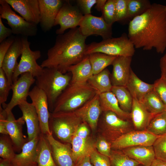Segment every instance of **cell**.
Listing matches in <instances>:
<instances>
[{
  "mask_svg": "<svg viewBox=\"0 0 166 166\" xmlns=\"http://www.w3.org/2000/svg\"><path fill=\"white\" fill-rule=\"evenodd\" d=\"M128 36L135 48L158 53L166 49V6L156 3L129 22Z\"/></svg>",
  "mask_w": 166,
  "mask_h": 166,
  "instance_id": "6da1fadb",
  "label": "cell"
},
{
  "mask_svg": "<svg viewBox=\"0 0 166 166\" xmlns=\"http://www.w3.org/2000/svg\"><path fill=\"white\" fill-rule=\"evenodd\" d=\"M86 38L77 27L58 35L54 45L48 51L47 58L41 66L43 68L55 69L63 74L68 73L69 67L80 61L85 56Z\"/></svg>",
  "mask_w": 166,
  "mask_h": 166,
  "instance_id": "7a4b0ae2",
  "label": "cell"
},
{
  "mask_svg": "<svg viewBox=\"0 0 166 166\" xmlns=\"http://www.w3.org/2000/svg\"><path fill=\"white\" fill-rule=\"evenodd\" d=\"M71 77L70 72L63 74L55 69L46 68L36 77V85L46 95L50 112H53L57 100L70 84Z\"/></svg>",
  "mask_w": 166,
  "mask_h": 166,
  "instance_id": "3957f363",
  "label": "cell"
},
{
  "mask_svg": "<svg viewBox=\"0 0 166 166\" xmlns=\"http://www.w3.org/2000/svg\"><path fill=\"white\" fill-rule=\"evenodd\" d=\"M97 93L87 82L78 84L70 83L57 100L52 113L74 111Z\"/></svg>",
  "mask_w": 166,
  "mask_h": 166,
  "instance_id": "277c9868",
  "label": "cell"
},
{
  "mask_svg": "<svg viewBox=\"0 0 166 166\" xmlns=\"http://www.w3.org/2000/svg\"><path fill=\"white\" fill-rule=\"evenodd\" d=\"M83 122L74 111L50 112L49 126L51 134L63 143H71L76 130Z\"/></svg>",
  "mask_w": 166,
  "mask_h": 166,
  "instance_id": "5b68a950",
  "label": "cell"
},
{
  "mask_svg": "<svg viewBox=\"0 0 166 166\" xmlns=\"http://www.w3.org/2000/svg\"><path fill=\"white\" fill-rule=\"evenodd\" d=\"M135 48L128 35L124 33L119 37H112L89 44L85 55L101 53L112 56L132 57L135 53Z\"/></svg>",
  "mask_w": 166,
  "mask_h": 166,
  "instance_id": "8992f818",
  "label": "cell"
},
{
  "mask_svg": "<svg viewBox=\"0 0 166 166\" xmlns=\"http://www.w3.org/2000/svg\"><path fill=\"white\" fill-rule=\"evenodd\" d=\"M98 125L100 135L111 143L124 134L134 130L131 120L122 119L111 111L102 112Z\"/></svg>",
  "mask_w": 166,
  "mask_h": 166,
  "instance_id": "52a82bcc",
  "label": "cell"
},
{
  "mask_svg": "<svg viewBox=\"0 0 166 166\" xmlns=\"http://www.w3.org/2000/svg\"><path fill=\"white\" fill-rule=\"evenodd\" d=\"M22 50L21 59L12 77L13 83L23 73H28L34 77H37L42 73L43 68L37 63V60L41 57V51L39 50H32L30 48V42L27 37L21 38Z\"/></svg>",
  "mask_w": 166,
  "mask_h": 166,
  "instance_id": "ba28073f",
  "label": "cell"
},
{
  "mask_svg": "<svg viewBox=\"0 0 166 166\" xmlns=\"http://www.w3.org/2000/svg\"><path fill=\"white\" fill-rule=\"evenodd\" d=\"M0 17L7 21L13 34L26 37L36 35L37 25L27 22L17 14L5 0H0Z\"/></svg>",
  "mask_w": 166,
  "mask_h": 166,
  "instance_id": "9c48e42d",
  "label": "cell"
},
{
  "mask_svg": "<svg viewBox=\"0 0 166 166\" xmlns=\"http://www.w3.org/2000/svg\"><path fill=\"white\" fill-rule=\"evenodd\" d=\"M160 136L146 130H134L124 134L112 142V149L122 150L133 146H153Z\"/></svg>",
  "mask_w": 166,
  "mask_h": 166,
  "instance_id": "30bf717a",
  "label": "cell"
},
{
  "mask_svg": "<svg viewBox=\"0 0 166 166\" xmlns=\"http://www.w3.org/2000/svg\"><path fill=\"white\" fill-rule=\"evenodd\" d=\"M83 16L77 6H73L68 1H65L55 19L54 26H60L56 31V34H63L68 29L77 27Z\"/></svg>",
  "mask_w": 166,
  "mask_h": 166,
  "instance_id": "8fae6325",
  "label": "cell"
},
{
  "mask_svg": "<svg viewBox=\"0 0 166 166\" xmlns=\"http://www.w3.org/2000/svg\"><path fill=\"white\" fill-rule=\"evenodd\" d=\"M79 26L80 33L86 37L93 35L101 36L103 40L112 37V26L107 24L102 16L84 15Z\"/></svg>",
  "mask_w": 166,
  "mask_h": 166,
  "instance_id": "7c38bea8",
  "label": "cell"
},
{
  "mask_svg": "<svg viewBox=\"0 0 166 166\" xmlns=\"http://www.w3.org/2000/svg\"><path fill=\"white\" fill-rule=\"evenodd\" d=\"M31 99L37 113L42 134H51L49 126L50 112L47 97L44 92L35 85L29 92Z\"/></svg>",
  "mask_w": 166,
  "mask_h": 166,
  "instance_id": "4fadbf2b",
  "label": "cell"
},
{
  "mask_svg": "<svg viewBox=\"0 0 166 166\" xmlns=\"http://www.w3.org/2000/svg\"><path fill=\"white\" fill-rule=\"evenodd\" d=\"M36 80L32 74L28 73L22 74L12 85V96L8 104L2 105L7 112L12 111L15 106L18 105L22 102L26 101L31 86Z\"/></svg>",
  "mask_w": 166,
  "mask_h": 166,
  "instance_id": "5bb4252c",
  "label": "cell"
},
{
  "mask_svg": "<svg viewBox=\"0 0 166 166\" xmlns=\"http://www.w3.org/2000/svg\"><path fill=\"white\" fill-rule=\"evenodd\" d=\"M74 112L83 122L88 124L92 131H95L97 127L98 121L102 112L100 105L99 94L97 93Z\"/></svg>",
  "mask_w": 166,
  "mask_h": 166,
  "instance_id": "9a60e30c",
  "label": "cell"
},
{
  "mask_svg": "<svg viewBox=\"0 0 166 166\" xmlns=\"http://www.w3.org/2000/svg\"><path fill=\"white\" fill-rule=\"evenodd\" d=\"M27 22L37 25L40 22L38 0H5Z\"/></svg>",
  "mask_w": 166,
  "mask_h": 166,
  "instance_id": "2e32d148",
  "label": "cell"
},
{
  "mask_svg": "<svg viewBox=\"0 0 166 166\" xmlns=\"http://www.w3.org/2000/svg\"><path fill=\"white\" fill-rule=\"evenodd\" d=\"M45 136L49 143L53 157L57 165L75 166L71 144L61 142L55 139L51 134Z\"/></svg>",
  "mask_w": 166,
  "mask_h": 166,
  "instance_id": "e0dca14e",
  "label": "cell"
},
{
  "mask_svg": "<svg viewBox=\"0 0 166 166\" xmlns=\"http://www.w3.org/2000/svg\"><path fill=\"white\" fill-rule=\"evenodd\" d=\"M40 13V25L44 31L54 26L57 16L65 1L61 0H38Z\"/></svg>",
  "mask_w": 166,
  "mask_h": 166,
  "instance_id": "ac0fdd59",
  "label": "cell"
},
{
  "mask_svg": "<svg viewBox=\"0 0 166 166\" xmlns=\"http://www.w3.org/2000/svg\"><path fill=\"white\" fill-rule=\"evenodd\" d=\"M7 113L6 128L8 134L12 142L15 151H21L23 146L28 141L22 133L25 121L22 117L16 119L12 111L7 112Z\"/></svg>",
  "mask_w": 166,
  "mask_h": 166,
  "instance_id": "d6986e66",
  "label": "cell"
},
{
  "mask_svg": "<svg viewBox=\"0 0 166 166\" xmlns=\"http://www.w3.org/2000/svg\"><path fill=\"white\" fill-rule=\"evenodd\" d=\"M21 38L17 37L6 53L0 67L4 72L9 83L12 85L13 74L18 63L17 59L22 50Z\"/></svg>",
  "mask_w": 166,
  "mask_h": 166,
  "instance_id": "ffe728a7",
  "label": "cell"
},
{
  "mask_svg": "<svg viewBox=\"0 0 166 166\" xmlns=\"http://www.w3.org/2000/svg\"><path fill=\"white\" fill-rule=\"evenodd\" d=\"M132 57L117 56L112 63L110 79L113 86H126L129 80Z\"/></svg>",
  "mask_w": 166,
  "mask_h": 166,
  "instance_id": "44dd1931",
  "label": "cell"
},
{
  "mask_svg": "<svg viewBox=\"0 0 166 166\" xmlns=\"http://www.w3.org/2000/svg\"><path fill=\"white\" fill-rule=\"evenodd\" d=\"M23 117L26 123L28 134V141L39 136L41 132L38 118L36 109L32 103L27 101L18 105Z\"/></svg>",
  "mask_w": 166,
  "mask_h": 166,
  "instance_id": "7402d4cb",
  "label": "cell"
},
{
  "mask_svg": "<svg viewBox=\"0 0 166 166\" xmlns=\"http://www.w3.org/2000/svg\"><path fill=\"white\" fill-rule=\"evenodd\" d=\"M39 136L25 144L21 152L16 154L11 161L12 166H30L37 163V150Z\"/></svg>",
  "mask_w": 166,
  "mask_h": 166,
  "instance_id": "603a6c76",
  "label": "cell"
},
{
  "mask_svg": "<svg viewBox=\"0 0 166 166\" xmlns=\"http://www.w3.org/2000/svg\"><path fill=\"white\" fill-rule=\"evenodd\" d=\"M130 114L134 129L136 130H146L154 116L148 112L141 103L133 98Z\"/></svg>",
  "mask_w": 166,
  "mask_h": 166,
  "instance_id": "cb8c5ba5",
  "label": "cell"
},
{
  "mask_svg": "<svg viewBox=\"0 0 166 166\" xmlns=\"http://www.w3.org/2000/svg\"><path fill=\"white\" fill-rule=\"evenodd\" d=\"M89 134L76 131L71 142L73 156L75 164L85 155L89 153L92 145L95 143Z\"/></svg>",
  "mask_w": 166,
  "mask_h": 166,
  "instance_id": "d4e9b609",
  "label": "cell"
},
{
  "mask_svg": "<svg viewBox=\"0 0 166 166\" xmlns=\"http://www.w3.org/2000/svg\"><path fill=\"white\" fill-rule=\"evenodd\" d=\"M121 150L143 166H150L156 158L153 146H133Z\"/></svg>",
  "mask_w": 166,
  "mask_h": 166,
  "instance_id": "484cf974",
  "label": "cell"
},
{
  "mask_svg": "<svg viewBox=\"0 0 166 166\" xmlns=\"http://www.w3.org/2000/svg\"><path fill=\"white\" fill-rule=\"evenodd\" d=\"M68 72L71 74L70 83L78 84L87 82L93 75L89 55H86L80 61L69 67Z\"/></svg>",
  "mask_w": 166,
  "mask_h": 166,
  "instance_id": "4316f807",
  "label": "cell"
},
{
  "mask_svg": "<svg viewBox=\"0 0 166 166\" xmlns=\"http://www.w3.org/2000/svg\"><path fill=\"white\" fill-rule=\"evenodd\" d=\"M126 87L133 98L140 102L147 93L153 90L154 84H148L142 81L131 69L129 78Z\"/></svg>",
  "mask_w": 166,
  "mask_h": 166,
  "instance_id": "83f0119b",
  "label": "cell"
},
{
  "mask_svg": "<svg viewBox=\"0 0 166 166\" xmlns=\"http://www.w3.org/2000/svg\"><path fill=\"white\" fill-rule=\"evenodd\" d=\"M99 101L103 112L111 111L124 120H131L130 113L123 111L120 107L118 101L111 91L99 94Z\"/></svg>",
  "mask_w": 166,
  "mask_h": 166,
  "instance_id": "f1b7e54d",
  "label": "cell"
},
{
  "mask_svg": "<svg viewBox=\"0 0 166 166\" xmlns=\"http://www.w3.org/2000/svg\"><path fill=\"white\" fill-rule=\"evenodd\" d=\"M36 162L38 166H57L53 157L49 143L46 136L41 133L37 145Z\"/></svg>",
  "mask_w": 166,
  "mask_h": 166,
  "instance_id": "f546056e",
  "label": "cell"
},
{
  "mask_svg": "<svg viewBox=\"0 0 166 166\" xmlns=\"http://www.w3.org/2000/svg\"><path fill=\"white\" fill-rule=\"evenodd\" d=\"M87 82L98 94L111 91L113 86L110 72L107 68L98 73L93 75Z\"/></svg>",
  "mask_w": 166,
  "mask_h": 166,
  "instance_id": "4dcf8cb0",
  "label": "cell"
},
{
  "mask_svg": "<svg viewBox=\"0 0 166 166\" xmlns=\"http://www.w3.org/2000/svg\"><path fill=\"white\" fill-rule=\"evenodd\" d=\"M88 55L93 75L100 73L108 66L112 65L114 60L117 57L101 53H94Z\"/></svg>",
  "mask_w": 166,
  "mask_h": 166,
  "instance_id": "1f68e13d",
  "label": "cell"
},
{
  "mask_svg": "<svg viewBox=\"0 0 166 166\" xmlns=\"http://www.w3.org/2000/svg\"><path fill=\"white\" fill-rule=\"evenodd\" d=\"M140 102L154 115L166 111V106L153 90L147 93Z\"/></svg>",
  "mask_w": 166,
  "mask_h": 166,
  "instance_id": "d6a6232c",
  "label": "cell"
},
{
  "mask_svg": "<svg viewBox=\"0 0 166 166\" xmlns=\"http://www.w3.org/2000/svg\"><path fill=\"white\" fill-rule=\"evenodd\" d=\"M111 91L115 96L121 108L124 111L130 113L133 98L126 87L113 86Z\"/></svg>",
  "mask_w": 166,
  "mask_h": 166,
  "instance_id": "836d02e7",
  "label": "cell"
},
{
  "mask_svg": "<svg viewBox=\"0 0 166 166\" xmlns=\"http://www.w3.org/2000/svg\"><path fill=\"white\" fill-rule=\"evenodd\" d=\"M152 4L148 0H127L125 21L130 22L135 17L143 14L150 8Z\"/></svg>",
  "mask_w": 166,
  "mask_h": 166,
  "instance_id": "e575fe53",
  "label": "cell"
},
{
  "mask_svg": "<svg viewBox=\"0 0 166 166\" xmlns=\"http://www.w3.org/2000/svg\"><path fill=\"white\" fill-rule=\"evenodd\" d=\"M146 130L157 136L166 134V111L154 115Z\"/></svg>",
  "mask_w": 166,
  "mask_h": 166,
  "instance_id": "d590c367",
  "label": "cell"
},
{
  "mask_svg": "<svg viewBox=\"0 0 166 166\" xmlns=\"http://www.w3.org/2000/svg\"><path fill=\"white\" fill-rule=\"evenodd\" d=\"M109 158L111 166H138L140 164L121 150L112 149Z\"/></svg>",
  "mask_w": 166,
  "mask_h": 166,
  "instance_id": "8d00e7d4",
  "label": "cell"
},
{
  "mask_svg": "<svg viewBox=\"0 0 166 166\" xmlns=\"http://www.w3.org/2000/svg\"><path fill=\"white\" fill-rule=\"evenodd\" d=\"M11 139L8 135L1 134L0 136V156L11 160L16 153Z\"/></svg>",
  "mask_w": 166,
  "mask_h": 166,
  "instance_id": "74e56055",
  "label": "cell"
},
{
  "mask_svg": "<svg viewBox=\"0 0 166 166\" xmlns=\"http://www.w3.org/2000/svg\"><path fill=\"white\" fill-rule=\"evenodd\" d=\"M89 154L90 161L93 166H111L109 157L97 151L95 143L91 146Z\"/></svg>",
  "mask_w": 166,
  "mask_h": 166,
  "instance_id": "f35d334b",
  "label": "cell"
},
{
  "mask_svg": "<svg viewBox=\"0 0 166 166\" xmlns=\"http://www.w3.org/2000/svg\"><path fill=\"white\" fill-rule=\"evenodd\" d=\"M115 0H107L102 11V17L105 22L112 26L116 22L115 14Z\"/></svg>",
  "mask_w": 166,
  "mask_h": 166,
  "instance_id": "ab89813d",
  "label": "cell"
},
{
  "mask_svg": "<svg viewBox=\"0 0 166 166\" xmlns=\"http://www.w3.org/2000/svg\"><path fill=\"white\" fill-rule=\"evenodd\" d=\"M12 88V85L9 83L4 72L0 68V105L6 104Z\"/></svg>",
  "mask_w": 166,
  "mask_h": 166,
  "instance_id": "60d3db41",
  "label": "cell"
},
{
  "mask_svg": "<svg viewBox=\"0 0 166 166\" xmlns=\"http://www.w3.org/2000/svg\"><path fill=\"white\" fill-rule=\"evenodd\" d=\"M153 146L156 158L166 162V135L159 137L154 142Z\"/></svg>",
  "mask_w": 166,
  "mask_h": 166,
  "instance_id": "b9f144b4",
  "label": "cell"
},
{
  "mask_svg": "<svg viewBox=\"0 0 166 166\" xmlns=\"http://www.w3.org/2000/svg\"><path fill=\"white\" fill-rule=\"evenodd\" d=\"M127 0H115V14L116 22L125 21L127 11Z\"/></svg>",
  "mask_w": 166,
  "mask_h": 166,
  "instance_id": "7bdbcfd3",
  "label": "cell"
},
{
  "mask_svg": "<svg viewBox=\"0 0 166 166\" xmlns=\"http://www.w3.org/2000/svg\"><path fill=\"white\" fill-rule=\"evenodd\" d=\"M112 143L99 135L95 141V146L97 151L101 154L109 157L112 150Z\"/></svg>",
  "mask_w": 166,
  "mask_h": 166,
  "instance_id": "ee69618b",
  "label": "cell"
},
{
  "mask_svg": "<svg viewBox=\"0 0 166 166\" xmlns=\"http://www.w3.org/2000/svg\"><path fill=\"white\" fill-rule=\"evenodd\" d=\"M153 84V90L166 106V81L161 77Z\"/></svg>",
  "mask_w": 166,
  "mask_h": 166,
  "instance_id": "f6af8a7d",
  "label": "cell"
},
{
  "mask_svg": "<svg viewBox=\"0 0 166 166\" xmlns=\"http://www.w3.org/2000/svg\"><path fill=\"white\" fill-rule=\"evenodd\" d=\"M77 6L84 15L91 14L92 7L96 4L97 0H77Z\"/></svg>",
  "mask_w": 166,
  "mask_h": 166,
  "instance_id": "bcb514c9",
  "label": "cell"
},
{
  "mask_svg": "<svg viewBox=\"0 0 166 166\" xmlns=\"http://www.w3.org/2000/svg\"><path fill=\"white\" fill-rule=\"evenodd\" d=\"M15 38L10 37L0 43V67L1 66L3 58L14 42Z\"/></svg>",
  "mask_w": 166,
  "mask_h": 166,
  "instance_id": "7dc6e473",
  "label": "cell"
},
{
  "mask_svg": "<svg viewBox=\"0 0 166 166\" xmlns=\"http://www.w3.org/2000/svg\"><path fill=\"white\" fill-rule=\"evenodd\" d=\"M7 115L6 111L0 105V133L1 134L8 135L6 128Z\"/></svg>",
  "mask_w": 166,
  "mask_h": 166,
  "instance_id": "c3c4849f",
  "label": "cell"
},
{
  "mask_svg": "<svg viewBox=\"0 0 166 166\" xmlns=\"http://www.w3.org/2000/svg\"><path fill=\"white\" fill-rule=\"evenodd\" d=\"M13 34L11 29L6 27L3 24L0 17V43L9 37Z\"/></svg>",
  "mask_w": 166,
  "mask_h": 166,
  "instance_id": "681fc988",
  "label": "cell"
},
{
  "mask_svg": "<svg viewBox=\"0 0 166 166\" xmlns=\"http://www.w3.org/2000/svg\"><path fill=\"white\" fill-rule=\"evenodd\" d=\"M75 166H93L90 161L89 153L79 160L75 164Z\"/></svg>",
  "mask_w": 166,
  "mask_h": 166,
  "instance_id": "f907efd6",
  "label": "cell"
},
{
  "mask_svg": "<svg viewBox=\"0 0 166 166\" xmlns=\"http://www.w3.org/2000/svg\"><path fill=\"white\" fill-rule=\"evenodd\" d=\"M160 66L161 71V77L166 81V53L160 60Z\"/></svg>",
  "mask_w": 166,
  "mask_h": 166,
  "instance_id": "816d5d0a",
  "label": "cell"
},
{
  "mask_svg": "<svg viewBox=\"0 0 166 166\" xmlns=\"http://www.w3.org/2000/svg\"><path fill=\"white\" fill-rule=\"evenodd\" d=\"M107 1L106 0H97L95 8L98 11L101 12Z\"/></svg>",
  "mask_w": 166,
  "mask_h": 166,
  "instance_id": "f5cc1de1",
  "label": "cell"
},
{
  "mask_svg": "<svg viewBox=\"0 0 166 166\" xmlns=\"http://www.w3.org/2000/svg\"><path fill=\"white\" fill-rule=\"evenodd\" d=\"M150 166H166V162L156 158Z\"/></svg>",
  "mask_w": 166,
  "mask_h": 166,
  "instance_id": "db71d44e",
  "label": "cell"
},
{
  "mask_svg": "<svg viewBox=\"0 0 166 166\" xmlns=\"http://www.w3.org/2000/svg\"><path fill=\"white\" fill-rule=\"evenodd\" d=\"M0 166H12L11 160L0 158Z\"/></svg>",
  "mask_w": 166,
  "mask_h": 166,
  "instance_id": "11a10c76",
  "label": "cell"
},
{
  "mask_svg": "<svg viewBox=\"0 0 166 166\" xmlns=\"http://www.w3.org/2000/svg\"><path fill=\"white\" fill-rule=\"evenodd\" d=\"M30 166H38L37 163H35Z\"/></svg>",
  "mask_w": 166,
  "mask_h": 166,
  "instance_id": "9f6ffc18",
  "label": "cell"
},
{
  "mask_svg": "<svg viewBox=\"0 0 166 166\" xmlns=\"http://www.w3.org/2000/svg\"><path fill=\"white\" fill-rule=\"evenodd\" d=\"M138 166H143L140 164H139Z\"/></svg>",
  "mask_w": 166,
  "mask_h": 166,
  "instance_id": "6f0895ef",
  "label": "cell"
},
{
  "mask_svg": "<svg viewBox=\"0 0 166 166\" xmlns=\"http://www.w3.org/2000/svg\"></svg>",
  "mask_w": 166,
  "mask_h": 166,
  "instance_id": "680465c9",
  "label": "cell"
}]
</instances>
